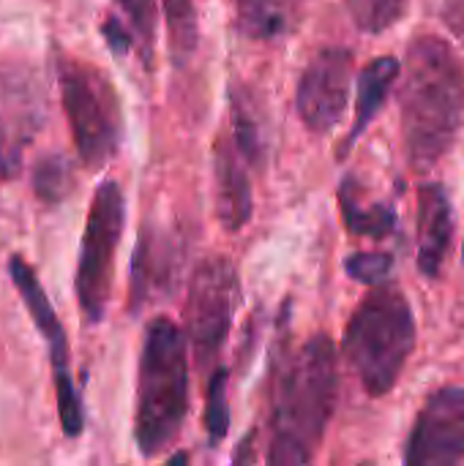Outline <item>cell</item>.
<instances>
[{"instance_id": "cb8c5ba5", "label": "cell", "mask_w": 464, "mask_h": 466, "mask_svg": "<svg viewBox=\"0 0 464 466\" xmlns=\"http://www.w3.org/2000/svg\"><path fill=\"white\" fill-rule=\"evenodd\" d=\"M347 276L366 287H380L394 270V257L388 251H356L345 259Z\"/></svg>"}, {"instance_id": "9c48e42d", "label": "cell", "mask_w": 464, "mask_h": 466, "mask_svg": "<svg viewBox=\"0 0 464 466\" xmlns=\"http://www.w3.org/2000/svg\"><path fill=\"white\" fill-rule=\"evenodd\" d=\"M46 93L38 74L19 63H0V177L19 175L25 150L44 128Z\"/></svg>"}, {"instance_id": "ffe728a7", "label": "cell", "mask_w": 464, "mask_h": 466, "mask_svg": "<svg viewBox=\"0 0 464 466\" xmlns=\"http://www.w3.org/2000/svg\"><path fill=\"white\" fill-rule=\"evenodd\" d=\"M74 186V175L71 167L63 156H41L33 167V191L41 202L46 205H57L68 197Z\"/></svg>"}, {"instance_id": "6da1fadb", "label": "cell", "mask_w": 464, "mask_h": 466, "mask_svg": "<svg viewBox=\"0 0 464 466\" xmlns=\"http://www.w3.org/2000/svg\"><path fill=\"white\" fill-rule=\"evenodd\" d=\"M399 104L407 161L427 172L454 147L464 120V66L446 38L410 41Z\"/></svg>"}, {"instance_id": "ba28073f", "label": "cell", "mask_w": 464, "mask_h": 466, "mask_svg": "<svg viewBox=\"0 0 464 466\" xmlns=\"http://www.w3.org/2000/svg\"><path fill=\"white\" fill-rule=\"evenodd\" d=\"M8 273L11 281L16 284L33 325L41 330L46 347H49V363H52V380H55V393H57V415H60V426L66 437H79L85 429V410H82V399L79 390L74 385L71 377V366H68V339L66 330L36 276V270L22 259V257H11L8 259Z\"/></svg>"}, {"instance_id": "ac0fdd59", "label": "cell", "mask_w": 464, "mask_h": 466, "mask_svg": "<svg viewBox=\"0 0 464 466\" xmlns=\"http://www.w3.org/2000/svg\"><path fill=\"white\" fill-rule=\"evenodd\" d=\"M230 109H232V139H235L241 156L252 167H260L265 158V134H263V123L257 117V109L252 106L249 96L241 90H232Z\"/></svg>"}, {"instance_id": "44dd1931", "label": "cell", "mask_w": 464, "mask_h": 466, "mask_svg": "<svg viewBox=\"0 0 464 466\" xmlns=\"http://www.w3.org/2000/svg\"><path fill=\"white\" fill-rule=\"evenodd\" d=\"M410 0H347V11L358 30L364 33H386L407 14Z\"/></svg>"}, {"instance_id": "52a82bcc", "label": "cell", "mask_w": 464, "mask_h": 466, "mask_svg": "<svg viewBox=\"0 0 464 466\" xmlns=\"http://www.w3.org/2000/svg\"><path fill=\"white\" fill-rule=\"evenodd\" d=\"M238 306L241 281L235 265L227 257L205 259L191 276L186 300V339L191 341L200 366H208L219 358Z\"/></svg>"}, {"instance_id": "8fae6325", "label": "cell", "mask_w": 464, "mask_h": 466, "mask_svg": "<svg viewBox=\"0 0 464 466\" xmlns=\"http://www.w3.org/2000/svg\"><path fill=\"white\" fill-rule=\"evenodd\" d=\"M464 461V388L451 385L429 396L405 448V464L454 466Z\"/></svg>"}, {"instance_id": "5bb4252c", "label": "cell", "mask_w": 464, "mask_h": 466, "mask_svg": "<svg viewBox=\"0 0 464 466\" xmlns=\"http://www.w3.org/2000/svg\"><path fill=\"white\" fill-rule=\"evenodd\" d=\"M246 158L241 156L230 134H219L213 147V175H216V216L227 232H238L252 218V183L246 172Z\"/></svg>"}, {"instance_id": "7a4b0ae2", "label": "cell", "mask_w": 464, "mask_h": 466, "mask_svg": "<svg viewBox=\"0 0 464 466\" xmlns=\"http://www.w3.org/2000/svg\"><path fill=\"white\" fill-rule=\"evenodd\" d=\"M339 396V358L325 333L309 339L290 355L273 390L271 448L273 466L314 461Z\"/></svg>"}, {"instance_id": "3957f363", "label": "cell", "mask_w": 464, "mask_h": 466, "mask_svg": "<svg viewBox=\"0 0 464 466\" xmlns=\"http://www.w3.org/2000/svg\"><path fill=\"white\" fill-rule=\"evenodd\" d=\"M189 412V355L186 333L167 317H156L145 328L134 440L145 459L164 453L180 434Z\"/></svg>"}, {"instance_id": "d4e9b609", "label": "cell", "mask_w": 464, "mask_h": 466, "mask_svg": "<svg viewBox=\"0 0 464 466\" xmlns=\"http://www.w3.org/2000/svg\"><path fill=\"white\" fill-rule=\"evenodd\" d=\"M101 33H104V38H107V44L118 52V55H126L129 49H131V44H137V38H134V33L131 30H126L115 16H109L107 22H104V27H101Z\"/></svg>"}, {"instance_id": "d6986e66", "label": "cell", "mask_w": 464, "mask_h": 466, "mask_svg": "<svg viewBox=\"0 0 464 466\" xmlns=\"http://www.w3.org/2000/svg\"><path fill=\"white\" fill-rule=\"evenodd\" d=\"M167 30H170V49L175 63H186L197 46V8L194 0H161Z\"/></svg>"}, {"instance_id": "e0dca14e", "label": "cell", "mask_w": 464, "mask_h": 466, "mask_svg": "<svg viewBox=\"0 0 464 466\" xmlns=\"http://www.w3.org/2000/svg\"><path fill=\"white\" fill-rule=\"evenodd\" d=\"M339 205H342V218L350 235L356 238H372L383 240L394 232L397 227V210L386 202H366L358 180L350 175L345 177L339 188Z\"/></svg>"}, {"instance_id": "484cf974", "label": "cell", "mask_w": 464, "mask_h": 466, "mask_svg": "<svg viewBox=\"0 0 464 466\" xmlns=\"http://www.w3.org/2000/svg\"><path fill=\"white\" fill-rule=\"evenodd\" d=\"M443 22L464 44V0H446L443 3Z\"/></svg>"}, {"instance_id": "2e32d148", "label": "cell", "mask_w": 464, "mask_h": 466, "mask_svg": "<svg viewBox=\"0 0 464 466\" xmlns=\"http://www.w3.org/2000/svg\"><path fill=\"white\" fill-rule=\"evenodd\" d=\"M304 5L306 0H235L238 27L246 38L276 41L298 27Z\"/></svg>"}, {"instance_id": "5b68a950", "label": "cell", "mask_w": 464, "mask_h": 466, "mask_svg": "<svg viewBox=\"0 0 464 466\" xmlns=\"http://www.w3.org/2000/svg\"><path fill=\"white\" fill-rule=\"evenodd\" d=\"M60 101L68 117L74 147L88 169L104 167L120 145L123 112L107 74L85 60L57 57Z\"/></svg>"}, {"instance_id": "4fadbf2b", "label": "cell", "mask_w": 464, "mask_h": 466, "mask_svg": "<svg viewBox=\"0 0 464 466\" xmlns=\"http://www.w3.org/2000/svg\"><path fill=\"white\" fill-rule=\"evenodd\" d=\"M416 243H418V270L427 279H438L451 254L454 243V208L446 186L424 183L418 188V218H416Z\"/></svg>"}, {"instance_id": "9a60e30c", "label": "cell", "mask_w": 464, "mask_h": 466, "mask_svg": "<svg viewBox=\"0 0 464 466\" xmlns=\"http://www.w3.org/2000/svg\"><path fill=\"white\" fill-rule=\"evenodd\" d=\"M399 76V60L391 55L375 57L372 63H366V68L358 74V96H356V123L347 134L345 147L339 150V156H347V150L361 139V134L372 126V120L380 115L394 82Z\"/></svg>"}, {"instance_id": "7c38bea8", "label": "cell", "mask_w": 464, "mask_h": 466, "mask_svg": "<svg viewBox=\"0 0 464 466\" xmlns=\"http://www.w3.org/2000/svg\"><path fill=\"white\" fill-rule=\"evenodd\" d=\"M180 265V238L159 224H142L131 259V311H139L156 298H167L178 281Z\"/></svg>"}, {"instance_id": "603a6c76", "label": "cell", "mask_w": 464, "mask_h": 466, "mask_svg": "<svg viewBox=\"0 0 464 466\" xmlns=\"http://www.w3.org/2000/svg\"><path fill=\"white\" fill-rule=\"evenodd\" d=\"M126 19H129V27L139 44V52H142V60L150 66V57H153V38H156V0H115Z\"/></svg>"}, {"instance_id": "7402d4cb", "label": "cell", "mask_w": 464, "mask_h": 466, "mask_svg": "<svg viewBox=\"0 0 464 466\" xmlns=\"http://www.w3.org/2000/svg\"><path fill=\"white\" fill-rule=\"evenodd\" d=\"M205 431L211 445H219L230 431V401H227V369H216L205 390Z\"/></svg>"}, {"instance_id": "30bf717a", "label": "cell", "mask_w": 464, "mask_h": 466, "mask_svg": "<svg viewBox=\"0 0 464 466\" xmlns=\"http://www.w3.org/2000/svg\"><path fill=\"white\" fill-rule=\"evenodd\" d=\"M353 90V52L345 46L320 49L298 79L295 106L301 123L312 134H331L350 104Z\"/></svg>"}, {"instance_id": "8992f818", "label": "cell", "mask_w": 464, "mask_h": 466, "mask_svg": "<svg viewBox=\"0 0 464 466\" xmlns=\"http://www.w3.org/2000/svg\"><path fill=\"white\" fill-rule=\"evenodd\" d=\"M126 202L115 180H104L90 202L88 224L82 235L79 262H77V303L90 325H98L107 314L115 276V254L123 235Z\"/></svg>"}, {"instance_id": "277c9868", "label": "cell", "mask_w": 464, "mask_h": 466, "mask_svg": "<svg viewBox=\"0 0 464 466\" xmlns=\"http://www.w3.org/2000/svg\"><path fill=\"white\" fill-rule=\"evenodd\" d=\"M416 350V317L402 289L375 287L353 311L342 352L364 390L375 399L388 396Z\"/></svg>"}]
</instances>
